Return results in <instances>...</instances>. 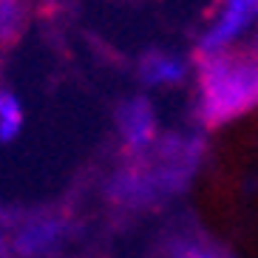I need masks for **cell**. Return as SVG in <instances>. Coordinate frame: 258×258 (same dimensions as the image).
<instances>
[{"label": "cell", "mask_w": 258, "mask_h": 258, "mask_svg": "<svg viewBox=\"0 0 258 258\" xmlns=\"http://www.w3.org/2000/svg\"><path fill=\"white\" fill-rule=\"evenodd\" d=\"M202 116L210 125L258 105V62L210 54L202 60Z\"/></svg>", "instance_id": "cell-1"}, {"label": "cell", "mask_w": 258, "mask_h": 258, "mask_svg": "<svg viewBox=\"0 0 258 258\" xmlns=\"http://www.w3.org/2000/svg\"><path fill=\"white\" fill-rule=\"evenodd\" d=\"M116 119H119V131L125 142L131 148H148L153 142V131H156V116H153V108L145 97H134L128 99L125 105L116 111Z\"/></svg>", "instance_id": "cell-2"}, {"label": "cell", "mask_w": 258, "mask_h": 258, "mask_svg": "<svg viewBox=\"0 0 258 258\" xmlns=\"http://www.w3.org/2000/svg\"><path fill=\"white\" fill-rule=\"evenodd\" d=\"M255 15H258V0H230L227 12L221 15V20L210 29V34H205L202 51L213 54V51H219L221 46H227Z\"/></svg>", "instance_id": "cell-3"}, {"label": "cell", "mask_w": 258, "mask_h": 258, "mask_svg": "<svg viewBox=\"0 0 258 258\" xmlns=\"http://www.w3.org/2000/svg\"><path fill=\"white\" fill-rule=\"evenodd\" d=\"M69 233V224L57 219L46 221H31L23 233L17 235V250L23 255H40V252L51 250L57 241H62V235Z\"/></svg>", "instance_id": "cell-4"}, {"label": "cell", "mask_w": 258, "mask_h": 258, "mask_svg": "<svg viewBox=\"0 0 258 258\" xmlns=\"http://www.w3.org/2000/svg\"><path fill=\"white\" fill-rule=\"evenodd\" d=\"M156 182L151 173H139V170H125L111 182V196L122 205H148L151 199H156Z\"/></svg>", "instance_id": "cell-5"}, {"label": "cell", "mask_w": 258, "mask_h": 258, "mask_svg": "<svg viewBox=\"0 0 258 258\" xmlns=\"http://www.w3.org/2000/svg\"><path fill=\"white\" fill-rule=\"evenodd\" d=\"M184 77V62L173 54H148L142 60V80L151 85L179 83Z\"/></svg>", "instance_id": "cell-6"}, {"label": "cell", "mask_w": 258, "mask_h": 258, "mask_svg": "<svg viewBox=\"0 0 258 258\" xmlns=\"http://www.w3.org/2000/svg\"><path fill=\"white\" fill-rule=\"evenodd\" d=\"M23 128V111L12 94L0 91V142H12Z\"/></svg>", "instance_id": "cell-7"}, {"label": "cell", "mask_w": 258, "mask_h": 258, "mask_svg": "<svg viewBox=\"0 0 258 258\" xmlns=\"http://www.w3.org/2000/svg\"><path fill=\"white\" fill-rule=\"evenodd\" d=\"M23 26V0H0V40L12 43Z\"/></svg>", "instance_id": "cell-8"}, {"label": "cell", "mask_w": 258, "mask_h": 258, "mask_svg": "<svg viewBox=\"0 0 258 258\" xmlns=\"http://www.w3.org/2000/svg\"><path fill=\"white\" fill-rule=\"evenodd\" d=\"M176 258H219V255H213V252L202 250V247H193V244H182L176 250Z\"/></svg>", "instance_id": "cell-9"}, {"label": "cell", "mask_w": 258, "mask_h": 258, "mask_svg": "<svg viewBox=\"0 0 258 258\" xmlns=\"http://www.w3.org/2000/svg\"><path fill=\"white\" fill-rule=\"evenodd\" d=\"M3 252H6V250H3V244H0V255H3Z\"/></svg>", "instance_id": "cell-10"}]
</instances>
